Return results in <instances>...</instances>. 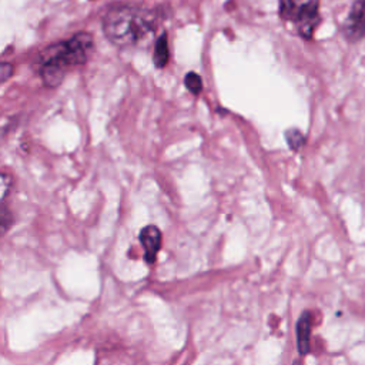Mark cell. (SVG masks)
<instances>
[{
    "mask_svg": "<svg viewBox=\"0 0 365 365\" xmlns=\"http://www.w3.org/2000/svg\"><path fill=\"white\" fill-rule=\"evenodd\" d=\"M11 224H13L11 212L7 208L0 207V237L9 231Z\"/></svg>",
    "mask_w": 365,
    "mask_h": 365,
    "instance_id": "30bf717a",
    "label": "cell"
},
{
    "mask_svg": "<svg viewBox=\"0 0 365 365\" xmlns=\"http://www.w3.org/2000/svg\"><path fill=\"white\" fill-rule=\"evenodd\" d=\"M14 73V66L7 61H0V84L7 81Z\"/></svg>",
    "mask_w": 365,
    "mask_h": 365,
    "instance_id": "7c38bea8",
    "label": "cell"
},
{
    "mask_svg": "<svg viewBox=\"0 0 365 365\" xmlns=\"http://www.w3.org/2000/svg\"><path fill=\"white\" fill-rule=\"evenodd\" d=\"M311 315L309 312H304L299 317L297 324V345L301 355H307L309 352V338H311Z\"/></svg>",
    "mask_w": 365,
    "mask_h": 365,
    "instance_id": "8992f818",
    "label": "cell"
},
{
    "mask_svg": "<svg viewBox=\"0 0 365 365\" xmlns=\"http://www.w3.org/2000/svg\"><path fill=\"white\" fill-rule=\"evenodd\" d=\"M184 84H185V87H187L192 94H198V93L201 91V88H202V80H201V77H200L197 73H194V71H190V73L185 74V77H184Z\"/></svg>",
    "mask_w": 365,
    "mask_h": 365,
    "instance_id": "ba28073f",
    "label": "cell"
},
{
    "mask_svg": "<svg viewBox=\"0 0 365 365\" xmlns=\"http://www.w3.org/2000/svg\"><path fill=\"white\" fill-rule=\"evenodd\" d=\"M170 58V51H168V40H167V33H163L157 41H155V47H154V54H153V60L155 67L161 68L168 63Z\"/></svg>",
    "mask_w": 365,
    "mask_h": 365,
    "instance_id": "52a82bcc",
    "label": "cell"
},
{
    "mask_svg": "<svg viewBox=\"0 0 365 365\" xmlns=\"http://www.w3.org/2000/svg\"><path fill=\"white\" fill-rule=\"evenodd\" d=\"M10 188H11V177L9 174L0 173V204L9 194Z\"/></svg>",
    "mask_w": 365,
    "mask_h": 365,
    "instance_id": "8fae6325",
    "label": "cell"
},
{
    "mask_svg": "<svg viewBox=\"0 0 365 365\" xmlns=\"http://www.w3.org/2000/svg\"><path fill=\"white\" fill-rule=\"evenodd\" d=\"M140 242L144 248L145 262L153 264L161 247V231L155 225H147L140 231Z\"/></svg>",
    "mask_w": 365,
    "mask_h": 365,
    "instance_id": "5b68a950",
    "label": "cell"
},
{
    "mask_svg": "<svg viewBox=\"0 0 365 365\" xmlns=\"http://www.w3.org/2000/svg\"><path fill=\"white\" fill-rule=\"evenodd\" d=\"M342 33L348 41H358L365 36V0H356L352 4Z\"/></svg>",
    "mask_w": 365,
    "mask_h": 365,
    "instance_id": "277c9868",
    "label": "cell"
},
{
    "mask_svg": "<svg viewBox=\"0 0 365 365\" xmlns=\"http://www.w3.org/2000/svg\"><path fill=\"white\" fill-rule=\"evenodd\" d=\"M93 50V37L88 33H77L70 40L56 43L40 54L41 66H54L66 71L67 67L87 61Z\"/></svg>",
    "mask_w": 365,
    "mask_h": 365,
    "instance_id": "7a4b0ae2",
    "label": "cell"
},
{
    "mask_svg": "<svg viewBox=\"0 0 365 365\" xmlns=\"http://www.w3.org/2000/svg\"><path fill=\"white\" fill-rule=\"evenodd\" d=\"M285 140L288 143V147L292 148L294 151L299 150L304 144V135L299 130H287L285 133Z\"/></svg>",
    "mask_w": 365,
    "mask_h": 365,
    "instance_id": "9c48e42d",
    "label": "cell"
},
{
    "mask_svg": "<svg viewBox=\"0 0 365 365\" xmlns=\"http://www.w3.org/2000/svg\"><path fill=\"white\" fill-rule=\"evenodd\" d=\"M279 16L294 23L302 37L311 38L319 23V0H279Z\"/></svg>",
    "mask_w": 365,
    "mask_h": 365,
    "instance_id": "3957f363",
    "label": "cell"
},
{
    "mask_svg": "<svg viewBox=\"0 0 365 365\" xmlns=\"http://www.w3.org/2000/svg\"><path fill=\"white\" fill-rule=\"evenodd\" d=\"M157 14L151 10L133 6L111 9L104 20L106 37L118 47H130L147 38L157 26Z\"/></svg>",
    "mask_w": 365,
    "mask_h": 365,
    "instance_id": "6da1fadb",
    "label": "cell"
}]
</instances>
